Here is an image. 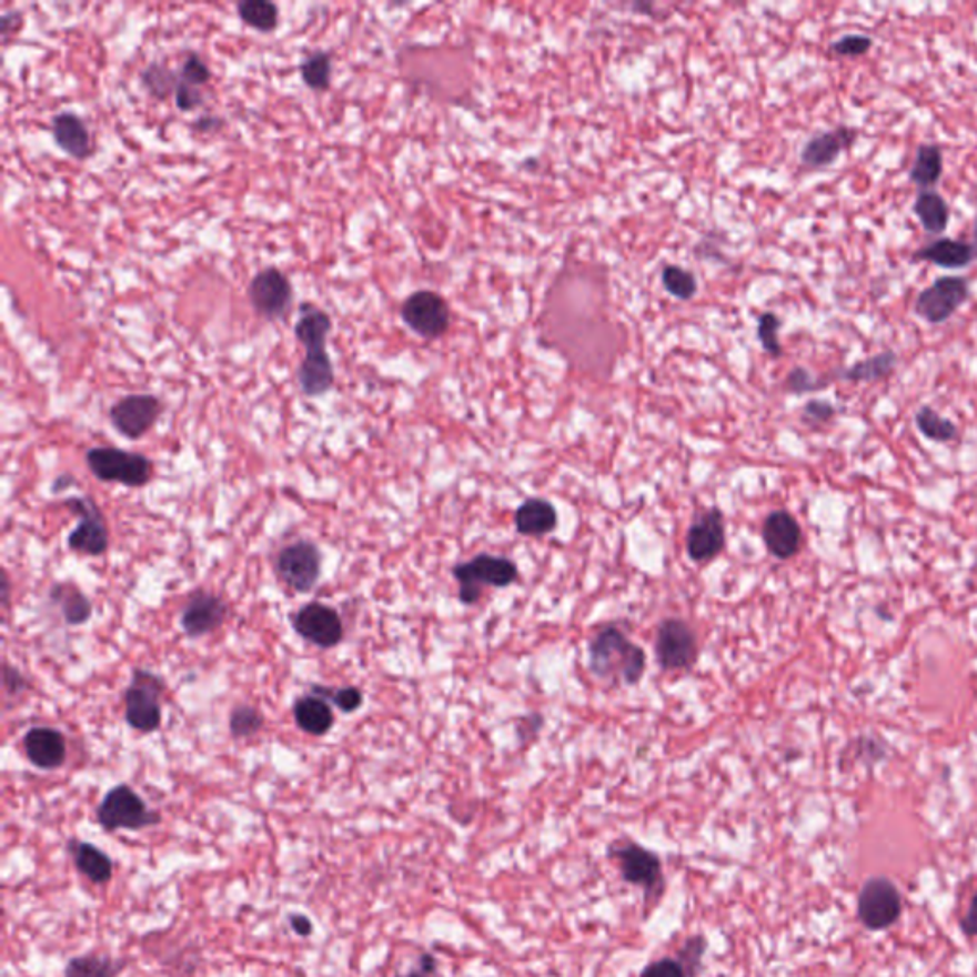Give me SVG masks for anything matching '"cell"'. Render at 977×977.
Returning <instances> with one entry per match:
<instances>
[{
    "mask_svg": "<svg viewBox=\"0 0 977 977\" xmlns=\"http://www.w3.org/2000/svg\"><path fill=\"white\" fill-rule=\"evenodd\" d=\"M588 666L597 678L636 684L645 671V653L615 626L596 634L588 647Z\"/></svg>",
    "mask_w": 977,
    "mask_h": 977,
    "instance_id": "1",
    "label": "cell"
},
{
    "mask_svg": "<svg viewBox=\"0 0 977 977\" xmlns=\"http://www.w3.org/2000/svg\"><path fill=\"white\" fill-rule=\"evenodd\" d=\"M164 692L167 684L157 674L143 668H134L132 682L122 695L127 724L140 733L157 732L163 722L161 697Z\"/></svg>",
    "mask_w": 977,
    "mask_h": 977,
    "instance_id": "2",
    "label": "cell"
},
{
    "mask_svg": "<svg viewBox=\"0 0 977 977\" xmlns=\"http://www.w3.org/2000/svg\"><path fill=\"white\" fill-rule=\"evenodd\" d=\"M87 466L100 482L121 483L124 487H143L153 475V462L148 456L119 447L89 449Z\"/></svg>",
    "mask_w": 977,
    "mask_h": 977,
    "instance_id": "3",
    "label": "cell"
},
{
    "mask_svg": "<svg viewBox=\"0 0 977 977\" xmlns=\"http://www.w3.org/2000/svg\"><path fill=\"white\" fill-rule=\"evenodd\" d=\"M95 815L98 823L108 833H115L122 828L142 830L161 823V815L157 814L155 809L148 808L142 796L129 785H117L111 788L100 802Z\"/></svg>",
    "mask_w": 977,
    "mask_h": 977,
    "instance_id": "4",
    "label": "cell"
},
{
    "mask_svg": "<svg viewBox=\"0 0 977 977\" xmlns=\"http://www.w3.org/2000/svg\"><path fill=\"white\" fill-rule=\"evenodd\" d=\"M611 859H615L621 875L626 883L634 884L644 889L645 903H657L663 896L665 880H663V867L657 855L649 849L642 848L636 842H615L610 848Z\"/></svg>",
    "mask_w": 977,
    "mask_h": 977,
    "instance_id": "5",
    "label": "cell"
},
{
    "mask_svg": "<svg viewBox=\"0 0 977 977\" xmlns=\"http://www.w3.org/2000/svg\"><path fill=\"white\" fill-rule=\"evenodd\" d=\"M456 581L461 584L462 604L472 605L482 597L483 586L504 588L517 578V567L506 557L480 554L472 562L456 565L453 570Z\"/></svg>",
    "mask_w": 977,
    "mask_h": 977,
    "instance_id": "6",
    "label": "cell"
},
{
    "mask_svg": "<svg viewBox=\"0 0 977 977\" xmlns=\"http://www.w3.org/2000/svg\"><path fill=\"white\" fill-rule=\"evenodd\" d=\"M63 506L79 517L75 530L71 531L68 546L71 552L81 556L98 557L109 548V527L102 510L92 496H73Z\"/></svg>",
    "mask_w": 977,
    "mask_h": 977,
    "instance_id": "7",
    "label": "cell"
},
{
    "mask_svg": "<svg viewBox=\"0 0 977 977\" xmlns=\"http://www.w3.org/2000/svg\"><path fill=\"white\" fill-rule=\"evenodd\" d=\"M279 581L296 594H308L320 583L321 552L310 541H296L279 550L275 557Z\"/></svg>",
    "mask_w": 977,
    "mask_h": 977,
    "instance_id": "8",
    "label": "cell"
},
{
    "mask_svg": "<svg viewBox=\"0 0 977 977\" xmlns=\"http://www.w3.org/2000/svg\"><path fill=\"white\" fill-rule=\"evenodd\" d=\"M970 299V285L964 278H939L915 300V313L930 325H941Z\"/></svg>",
    "mask_w": 977,
    "mask_h": 977,
    "instance_id": "9",
    "label": "cell"
},
{
    "mask_svg": "<svg viewBox=\"0 0 977 977\" xmlns=\"http://www.w3.org/2000/svg\"><path fill=\"white\" fill-rule=\"evenodd\" d=\"M163 413V403L151 394H132L109 409V421L127 440H140L155 426Z\"/></svg>",
    "mask_w": 977,
    "mask_h": 977,
    "instance_id": "10",
    "label": "cell"
},
{
    "mask_svg": "<svg viewBox=\"0 0 977 977\" xmlns=\"http://www.w3.org/2000/svg\"><path fill=\"white\" fill-rule=\"evenodd\" d=\"M292 628L300 638L321 649L336 647L344 638V625L339 613L321 602H310L300 607L292 617Z\"/></svg>",
    "mask_w": 977,
    "mask_h": 977,
    "instance_id": "11",
    "label": "cell"
},
{
    "mask_svg": "<svg viewBox=\"0 0 977 977\" xmlns=\"http://www.w3.org/2000/svg\"><path fill=\"white\" fill-rule=\"evenodd\" d=\"M401 318L422 339H440L449 329L451 313L437 292L419 291L403 302Z\"/></svg>",
    "mask_w": 977,
    "mask_h": 977,
    "instance_id": "12",
    "label": "cell"
},
{
    "mask_svg": "<svg viewBox=\"0 0 977 977\" xmlns=\"http://www.w3.org/2000/svg\"><path fill=\"white\" fill-rule=\"evenodd\" d=\"M655 652L665 671L687 668L697 658V639L684 621L668 618L658 626Z\"/></svg>",
    "mask_w": 977,
    "mask_h": 977,
    "instance_id": "13",
    "label": "cell"
},
{
    "mask_svg": "<svg viewBox=\"0 0 977 977\" xmlns=\"http://www.w3.org/2000/svg\"><path fill=\"white\" fill-rule=\"evenodd\" d=\"M249 299L260 315L275 320L285 315L292 300L291 281L278 268H265L254 275L249 286Z\"/></svg>",
    "mask_w": 977,
    "mask_h": 977,
    "instance_id": "14",
    "label": "cell"
},
{
    "mask_svg": "<svg viewBox=\"0 0 977 977\" xmlns=\"http://www.w3.org/2000/svg\"><path fill=\"white\" fill-rule=\"evenodd\" d=\"M228 605L211 592L199 591L190 597L180 617V626L190 638H201L224 625Z\"/></svg>",
    "mask_w": 977,
    "mask_h": 977,
    "instance_id": "15",
    "label": "cell"
},
{
    "mask_svg": "<svg viewBox=\"0 0 977 977\" xmlns=\"http://www.w3.org/2000/svg\"><path fill=\"white\" fill-rule=\"evenodd\" d=\"M899 894L897 889L883 878L867 884L859 897V916L869 928H886L899 915Z\"/></svg>",
    "mask_w": 977,
    "mask_h": 977,
    "instance_id": "16",
    "label": "cell"
},
{
    "mask_svg": "<svg viewBox=\"0 0 977 977\" xmlns=\"http://www.w3.org/2000/svg\"><path fill=\"white\" fill-rule=\"evenodd\" d=\"M23 751L28 761L39 769H58L68 758L66 735L54 727H31L23 737Z\"/></svg>",
    "mask_w": 977,
    "mask_h": 977,
    "instance_id": "17",
    "label": "cell"
},
{
    "mask_svg": "<svg viewBox=\"0 0 977 977\" xmlns=\"http://www.w3.org/2000/svg\"><path fill=\"white\" fill-rule=\"evenodd\" d=\"M724 544H726V530H724V517L718 510L703 514L687 531V554L693 562L699 564L711 562L724 550Z\"/></svg>",
    "mask_w": 977,
    "mask_h": 977,
    "instance_id": "18",
    "label": "cell"
},
{
    "mask_svg": "<svg viewBox=\"0 0 977 977\" xmlns=\"http://www.w3.org/2000/svg\"><path fill=\"white\" fill-rule=\"evenodd\" d=\"M857 140V130L849 127H838L835 130L819 132L809 138L802 148L800 161L808 169H827L836 163L842 151L848 150Z\"/></svg>",
    "mask_w": 977,
    "mask_h": 977,
    "instance_id": "19",
    "label": "cell"
},
{
    "mask_svg": "<svg viewBox=\"0 0 977 977\" xmlns=\"http://www.w3.org/2000/svg\"><path fill=\"white\" fill-rule=\"evenodd\" d=\"M764 543L777 560H788L800 552L802 530L785 510H775L764 522Z\"/></svg>",
    "mask_w": 977,
    "mask_h": 977,
    "instance_id": "20",
    "label": "cell"
},
{
    "mask_svg": "<svg viewBox=\"0 0 977 977\" xmlns=\"http://www.w3.org/2000/svg\"><path fill=\"white\" fill-rule=\"evenodd\" d=\"M915 262H930L945 270H963L977 260V243H966L958 239H937L924 244L913 254Z\"/></svg>",
    "mask_w": 977,
    "mask_h": 977,
    "instance_id": "21",
    "label": "cell"
},
{
    "mask_svg": "<svg viewBox=\"0 0 977 977\" xmlns=\"http://www.w3.org/2000/svg\"><path fill=\"white\" fill-rule=\"evenodd\" d=\"M333 329V321L325 310H320L313 304H304L300 308V318L294 325V334L300 344L305 348V353L326 352V336Z\"/></svg>",
    "mask_w": 977,
    "mask_h": 977,
    "instance_id": "22",
    "label": "cell"
},
{
    "mask_svg": "<svg viewBox=\"0 0 977 977\" xmlns=\"http://www.w3.org/2000/svg\"><path fill=\"white\" fill-rule=\"evenodd\" d=\"M294 722L302 732L312 735V737H323L331 732L334 726V713L329 701L323 699L320 695H304L294 703L292 708Z\"/></svg>",
    "mask_w": 977,
    "mask_h": 977,
    "instance_id": "23",
    "label": "cell"
},
{
    "mask_svg": "<svg viewBox=\"0 0 977 977\" xmlns=\"http://www.w3.org/2000/svg\"><path fill=\"white\" fill-rule=\"evenodd\" d=\"M52 132H54L56 143L68 155L75 157V159H87L92 153L89 129L82 122L81 117H77L75 113L56 115L54 122H52Z\"/></svg>",
    "mask_w": 977,
    "mask_h": 977,
    "instance_id": "24",
    "label": "cell"
},
{
    "mask_svg": "<svg viewBox=\"0 0 977 977\" xmlns=\"http://www.w3.org/2000/svg\"><path fill=\"white\" fill-rule=\"evenodd\" d=\"M299 384L308 397H320L333 387L334 369L329 352L305 353L300 363Z\"/></svg>",
    "mask_w": 977,
    "mask_h": 977,
    "instance_id": "25",
    "label": "cell"
},
{
    "mask_svg": "<svg viewBox=\"0 0 977 977\" xmlns=\"http://www.w3.org/2000/svg\"><path fill=\"white\" fill-rule=\"evenodd\" d=\"M69 852L73 855V862L82 876H87L90 883L108 884L113 876V862L105 852L89 844V842H69Z\"/></svg>",
    "mask_w": 977,
    "mask_h": 977,
    "instance_id": "26",
    "label": "cell"
},
{
    "mask_svg": "<svg viewBox=\"0 0 977 977\" xmlns=\"http://www.w3.org/2000/svg\"><path fill=\"white\" fill-rule=\"evenodd\" d=\"M50 600L60 607L66 625H87L92 617V602L77 584L56 583L50 591Z\"/></svg>",
    "mask_w": 977,
    "mask_h": 977,
    "instance_id": "27",
    "label": "cell"
},
{
    "mask_svg": "<svg viewBox=\"0 0 977 977\" xmlns=\"http://www.w3.org/2000/svg\"><path fill=\"white\" fill-rule=\"evenodd\" d=\"M556 508L543 498H530L516 510V527L522 535H546L556 530Z\"/></svg>",
    "mask_w": 977,
    "mask_h": 977,
    "instance_id": "28",
    "label": "cell"
},
{
    "mask_svg": "<svg viewBox=\"0 0 977 977\" xmlns=\"http://www.w3.org/2000/svg\"><path fill=\"white\" fill-rule=\"evenodd\" d=\"M910 182L916 183L924 191L931 190L941 177H944V153L936 143H923L918 145L915 161L910 167Z\"/></svg>",
    "mask_w": 977,
    "mask_h": 977,
    "instance_id": "29",
    "label": "cell"
},
{
    "mask_svg": "<svg viewBox=\"0 0 977 977\" xmlns=\"http://www.w3.org/2000/svg\"><path fill=\"white\" fill-rule=\"evenodd\" d=\"M915 214L931 235H941L949 225V207L934 190L920 191L915 201Z\"/></svg>",
    "mask_w": 977,
    "mask_h": 977,
    "instance_id": "30",
    "label": "cell"
},
{
    "mask_svg": "<svg viewBox=\"0 0 977 977\" xmlns=\"http://www.w3.org/2000/svg\"><path fill=\"white\" fill-rule=\"evenodd\" d=\"M896 365V352L886 350V352L876 353L873 357L857 361L854 365L848 366L846 371H842L840 379L849 382L883 381V379H886V376L894 373Z\"/></svg>",
    "mask_w": 977,
    "mask_h": 977,
    "instance_id": "31",
    "label": "cell"
},
{
    "mask_svg": "<svg viewBox=\"0 0 977 977\" xmlns=\"http://www.w3.org/2000/svg\"><path fill=\"white\" fill-rule=\"evenodd\" d=\"M127 963L100 955H87L69 960L66 977H117L124 970Z\"/></svg>",
    "mask_w": 977,
    "mask_h": 977,
    "instance_id": "32",
    "label": "cell"
},
{
    "mask_svg": "<svg viewBox=\"0 0 977 977\" xmlns=\"http://www.w3.org/2000/svg\"><path fill=\"white\" fill-rule=\"evenodd\" d=\"M916 427L920 430V434L926 435L928 440L937 443L955 442L958 437V427L955 422L944 419L937 413L936 409L924 407L918 409L915 416Z\"/></svg>",
    "mask_w": 977,
    "mask_h": 977,
    "instance_id": "33",
    "label": "cell"
},
{
    "mask_svg": "<svg viewBox=\"0 0 977 977\" xmlns=\"http://www.w3.org/2000/svg\"><path fill=\"white\" fill-rule=\"evenodd\" d=\"M239 18L249 28L259 29L262 33H270L278 28L279 10L273 2L268 0H246L238 7Z\"/></svg>",
    "mask_w": 977,
    "mask_h": 977,
    "instance_id": "34",
    "label": "cell"
},
{
    "mask_svg": "<svg viewBox=\"0 0 977 977\" xmlns=\"http://www.w3.org/2000/svg\"><path fill=\"white\" fill-rule=\"evenodd\" d=\"M331 73H333V60L331 56L318 50L308 56L300 66L302 81L312 90H326L331 87Z\"/></svg>",
    "mask_w": 977,
    "mask_h": 977,
    "instance_id": "35",
    "label": "cell"
},
{
    "mask_svg": "<svg viewBox=\"0 0 977 977\" xmlns=\"http://www.w3.org/2000/svg\"><path fill=\"white\" fill-rule=\"evenodd\" d=\"M265 718L256 706L239 705L230 714V733L235 739H249L264 729Z\"/></svg>",
    "mask_w": 977,
    "mask_h": 977,
    "instance_id": "36",
    "label": "cell"
},
{
    "mask_svg": "<svg viewBox=\"0 0 977 977\" xmlns=\"http://www.w3.org/2000/svg\"><path fill=\"white\" fill-rule=\"evenodd\" d=\"M178 82H180V77H177L174 71H170L161 63H151L142 71L143 87L159 100H164L170 92H177Z\"/></svg>",
    "mask_w": 977,
    "mask_h": 977,
    "instance_id": "37",
    "label": "cell"
},
{
    "mask_svg": "<svg viewBox=\"0 0 977 977\" xmlns=\"http://www.w3.org/2000/svg\"><path fill=\"white\" fill-rule=\"evenodd\" d=\"M663 285L672 296L679 300H692L697 292V279L679 265H666L663 270Z\"/></svg>",
    "mask_w": 977,
    "mask_h": 977,
    "instance_id": "38",
    "label": "cell"
},
{
    "mask_svg": "<svg viewBox=\"0 0 977 977\" xmlns=\"http://www.w3.org/2000/svg\"><path fill=\"white\" fill-rule=\"evenodd\" d=\"M313 695H320L323 699L331 701L344 714L355 713L363 705V692L355 686L339 687V689L313 686Z\"/></svg>",
    "mask_w": 977,
    "mask_h": 977,
    "instance_id": "39",
    "label": "cell"
},
{
    "mask_svg": "<svg viewBox=\"0 0 977 977\" xmlns=\"http://www.w3.org/2000/svg\"><path fill=\"white\" fill-rule=\"evenodd\" d=\"M779 329L780 320L775 313L767 312L761 315V320H758V339H761L764 350L769 355H774V357H779L780 353H783V346H780L779 336H777Z\"/></svg>",
    "mask_w": 977,
    "mask_h": 977,
    "instance_id": "40",
    "label": "cell"
},
{
    "mask_svg": "<svg viewBox=\"0 0 977 977\" xmlns=\"http://www.w3.org/2000/svg\"><path fill=\"white\" fill-rule=\"evenodd\" d=\"M870 48H873V39L867 34L857 33L844 34L842 39L830 44V50L836 56H844V58H859V56L867 54Z\"/></svg>",
    "mask_w": 977,
    "mask_h": 977,
    "instance_id": "41",
    "label": "cell"
},
{
    "mask_svg": "<svg viewBox=\"0 0 977 977\" xmlns=\"http://www.w3.org/2000/svg\"><path fill=\"white\" fill-rule=\"evenodd\" d=\"M211 69L207 68V63L198 54L188 56V60L183 61L180 69V81L198 89L211 81Z\"/></svg>",
    "mask_w": 977,
    "mask_h": 977,
    "instance_id": "42",
    "label": "cell"
},
{
    "mask_svg": "<svg viewBox=\"0 0 977 977\" xmlns=\"http://www.w3.org/2000/svg\"><path fill=\"white\" fill-rule=\"evenodd\" d=\"M639 977H689V974L686 966L676 958H658L649 966H645Z\"/></svg>",
    "mask_w": 977,
    "mask_h": 977,
    "instance_id": "43",
    "label": "cell"
},
{
    "mask_svg": "<svg viewBox=\"0 0 977 977\" xmlns=\"http://www.w3.org/2000/svg\"><path fill=\"white\" fill-rule=\"evenodd\" d=\"M785 384L794 394H806V392H814L817 387L827 386L828 382L815 381L814 376L804 366H796V369L788 373Z\"/></svg>",
    "mask_w": 977,
    "mask_h": 977,
    "instance_id": "44",
    "label": "cell"
},
{
    "mask_svg": "<svg viewBox=\"0 0 977 977\" xmlns=\"http://www.w3.org/2000/svg\"><path fill=\"white\" fill-rule=\"evenodd\" d=\"M174 95H177L178 109H182V111H191L203 103V92L198 87H191L182 81L178 82Z\"/></svg>",
    "mask_w": 977,
    "mask_h": 977,
    "instance_id": "45",
    "label": "cell"
},
{
    "mask_svg": "<svg viewBox=\"0 0 977 977\" xmlns=\"http://www.w3.org/2000/svg\"><path fill=\"white\" fill-rule=\"evenodd\" d=\"M836 414L835 405H830L828 401L814 400L809 401L804 407V421L806 422H827Z\"/></svg>",
    "mask_w": 977,
    "mask_h": 977,
    "instance_id": "46",
    "label": "cell"
},
{
    "mask_svg": "<svg viewBox=\"0 0 977 977\" xmlns=\"http://www.w3.org/2000/svg\"><path fill=\"white\" fill-rule=\"evenodd\" d=\"M2 678H4V687L8 695H20L21 692L29 689V682L18 668L4 663L2 666Z\"/></svg>",
    "mask_w": 977,
    "mask_h": 977,
    "instance_id": "47",
    "label": "cell"
},
{
    "mask_svg": "<svg viewBox=\"0 0 977 977\" xmlns=\"http://www.w3.org/2000/svg\"><path fill=\"white\" fill-rule=\"evenodd\" d=\"M291 926L292 930L296 931L299 936H312L313 924L308 916L304 915H291Z\"/></svg>",
    "mask_w": 977,
    "mask_h": 977,
    "instance_id": "48",
    "label": "cell"
},
{
    "mask_svg": "<svg viewBox=\"0 0 977 977\" xmlns=\"http://www.w3.org/2000/svg\"><path fill=\"white\" fill-rule=\"evenodd\" d=\"M220 127H222V121L211 115L201 117L198 124H195V129L201 130V132H212V130L220 129Z\"/></svg>",
    "mask_w": 977,
    "mask_h": 977,
    "instance_id": "49",
    "label": "cell"
},
{
    "mask_svg": "<svg viewBox=\"0 0 977 977\" xmlns=\"http://www.w3.org/2000/svg\"><path fill=\"white\" fill-rule=\"evenodd\" d=\"M964 928H966V931H970V934H977V896L974 903H971L968 916L964 918Z\"/></svg>",
    "mask_w": 977,
    "mask_h": 977,
    "instance_id": "50",
    "label": "cell"
},
{
    "mask_svg": "<svg viewBox=\"0 0 977 977\" xmlns=\"http://www.w3.org/2000/svg\"><path fill=\"white\" fill-rule=\"evenodd\" d=\"M401 977H427V976H426V974H422V971H411V974H407V976H401Z\"/></svg>",
    "mask_w": 977,
    "mask_h": 977,
    "instance_id": "51",
    "label": "cell"
}]
</instances>
